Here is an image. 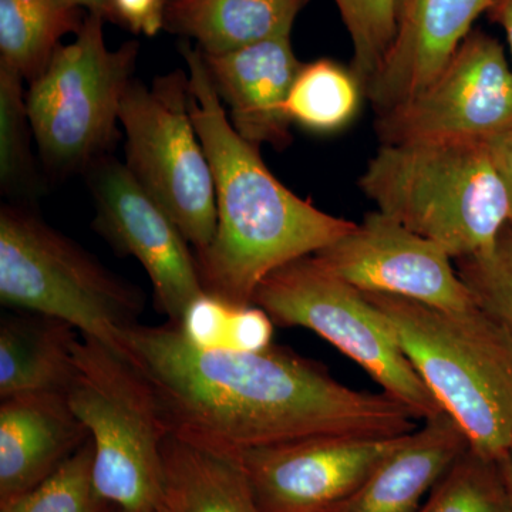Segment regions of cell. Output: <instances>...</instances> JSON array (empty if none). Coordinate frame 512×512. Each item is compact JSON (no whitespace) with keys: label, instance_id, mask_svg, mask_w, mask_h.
<instances>
[{"label":"cell","instance_id":"cell-18","mask_svg":"<svg viewBox=\"0 0 512 512\" xmlns=\"http://www.w3.org/2000/svg\"><path fill=\"white\" fill-rule=\"evenodd\" d=\"M77 330L64 320L20 312L0 320V400L29 393L66 394L76 363Z\"/></svg>","mask_w":512,"mask_h":512},{"label":"cell","instance_id":"cell-23","mask_svg":"<svg viewBox=\"0 0 512 512\" xmlns=\"http://www.w3.org/2000/svg\"><path fill=\"white\" fill-rule=\"evenodd\" d=\"M30 126L23 79L0 66V190L20 204L40 191L39 174L30 150Z\"/></svg>","mask_w":512,"mask_h":512},{"label":"cell","instance_id":"cell-16","mask_svg":"<svg viewBox=\"0 0 512 512\" xmlns=\"http://www.w3.org/2000/svg\"><path fill=\"white\" fill-rule=\"evenodd\" d=\"M0 507L35 490L90 439L66 394L0 400Z\"/></svg>","mask_w":512,"mask_h":512},{"label":"cell","instance_id":"cell-6","mask_svg":"<svg viewBox=\"0 0 512 512\" xmlns=\"http://www.w3.org/2000/svg\"><path fill=\"white\" fill-rule=\"evenodd\" d=\"M74 363L66 397L93 441L97 491L117 510L157 512L171 431L153 386L124 353L89 336Z\"/></svg>","mask_w":512,"mask_h":512},{"label":"cell","instance_id":"cell-13","mask_svg":"<svg viewBox=\"0 0 512 512\" xmlns=\"http://www.w3.org/2000/svg\"><path fill=\"white\" fill-rule=\"evenodd\" d=\"M406 436L308 437L239 458L262 511L323 512L355 493Z\"/></svg>","mask_w":512,"mask_h":512},{"label":"cell","instance_id":"cell-36","mask_svg":"<svg viewBox=\"0 0 512 512\" xmlns=\"http://www.w3.org/2000/svg\"><path fill=\"white\" fill-rule=\"evenodd\" d=\"M511 490H512V485H511Z\"/></svg>","mask_w":512,"mask_h":512},{"label":"cell","instance_id":"cell-9","mask_svg":"<svg viewBox=\"0 0 512 512\" xmlns=\"http://www.w3.org/2000/svg\"><path fill=\"white\" fill-rule=\"evenodd\" d=\"M127 170L164 208L191 248L204 251L217 231L210 160L191 117L190 74L177 69L150 86L133 80L121 101Z\"/></svg>","mask_w":512,"mask_h":512},{"label":"cell","instance_id":"cell-4","mask_svg":"<svg viewBox=\"0 0 512 512\" xmlns=\"http://www.w3.org/2000/svg\"><path fill=\"white\" fill-rule=\"evenodd\" d=\"M359 187L377 211L436 242L454 261L493 247L511 220L487 141L380 146Z\"/></svg>","mask_w":512,"mask_h":512},{"label":"cell","instance_id":"cell-8","mask_svg":"<svg viewBox=\"0 0 512 512\" xmlns=\"http://www.w3.org/2000/svg\"><path fill=\"white\" fill-rule=\"evenodd\" d=\"M252 305L276 326L308 329L325 339L417 420L444 413L369 296L323 268L312 255L266 276Z\"/></svg>","mask_w":512,"mask_h":512},{"label":"cell","instance_id":"cell-33","mask_svg":"<svg viewBox=\"0 0 512 512\" xmlns=\"http://www.w3.org/2000/svg\"><path fill=\"white\" fill-rule=\"evenodd\" d=\"M505 473H507L508 481L512 485V440L510 447H508L507 454H505V458L503 460Z\"/></svg>","mask_w":512,"mask_h":512},{"label":"cell","instance_id":"cell-15","mask_svg":"<svg viewBox=\"0 0 512 512\" xmlns=\"http://www.w3.org/2000/svg\"><path fill=\"white\" fill-rule=\"evenodd\" d=\"M211 82L235 131L261 147L282 150L292 143L286 104L302 64L293 52L291 36L255 43L225 55L201 53Z\"/></svg>","mask_w":512,"mask_h":512},{"label":"cell","instance_id":"cell-28","mask_svg":"<svg viewBox=\"0 0 512 512\" xmlns=\"http://www.w3.org/2000/svg\"><path fill=\"white\" fill-rule=\"evenodd\" d=\"M335 3L352 40L350 69L365 90L392 47L396 35V0H335Z\"/></svg>","mask_w":512,"mask_h":512},{"label":"cell","instance_id":"cell-12","mask_svg":"<svg viewBox=\"0 0 512 512\" xmlns=\"http://www.w3.org/2000/svg\"><path fill=\"white\" fill-rule=\"evenodd\" d=\"M312 256L365 293L399 296L450 311L477 306L454 259L440 245L377 210L367 212L345 237Z\"/></svg>","mask_w":512,"mask_h":512},{"label":"cell","instance_id":"cell-31","mask_svg":"<svg viewBox=\"0 0 512 512\" xmlns=\"http://www.w3.org/2000/svg\"><path fill=\"white\" fill-rule=\"evenodd\" d=\"M487 13L504 29L512 55V0H493Z\"/></svg>","mask_w":512,"mask_h":512},{"label":"cell","instance_id":"cell-2","mask_svg":"<svg viewBox=\"0 0 512 512\" xmlns=\"http://www.w3.org/2000/svg\"><path fill=\"white\" fill-rule=\"evenodd\" d=\"M190 74L191 117L210 160L217 197V231L197 252L207 295L249 308L262 281L289 262L345 237L356 222L319 210L285 187L259 148L229 123L200 50L181 46Z\"/></svg>","mask_w":512,"mask_h":512},{"label":"cell","instance_id":"cell-11","mask_svg":"<svg viewBox=\"0 0 512 512\" xmlns=\"http://www.w3.org/2000/svg\"><path fill=\"white\" fill-rule=\"evenodd\" d=\"M84 175L96 208L94 231L117 255L140 262L158 311L170 322H183L192 303L207 295L190 242L126 164L109 154L94 161Z\"/></svg>","mask_w":512,"mask_h":512},{"label":"cell","instance_id":"cell-5","mask_svg":"<svg viewBox=\"0 0 512 512\" xmlns=\"http://www.w3.org/2000/svg\"><path fill=\"white\" fill-rule=\"evenodd\" d=\"M0 302L70 323L121 352L144 312V293L113 274L26 204L0 210Z\"/></svg>","mask_w":512,"mask_h":512},{"label":"cell","instance_id":"cell-26","mask_svg":"<svg viewBox=\"0 0 512 512\" xmlns=\"http://www.w3.org/2000/svg\"><path fill=\"white\" fill-rule=\"evenodd\" d=\"M94 446L87 440L56 473L35 490L13 501L0 512H116L97 491L93 480Z\"/></svg>","mask_w":512,"mask_h":512},{"label":"cell","instance_id":"cell-27","mask_svg":"<svg viewBox=\"0 0 512 512\" xmlns=\"http://www.w3.org/2000/svg\"><path fill=\"white\" fill-rule=\"evenodd\" d=\"M458 275L478 308L503 329L512 345V227L507 225L493 247L456 259Z\"/></svg>","mask_w":512,"mask_h":512},{"label":"cell","instance_id":"cell-22","mask_svg":"<svg viewBox=\"0 0 512 512\" xmlns=\"http://www.w3.org/2000/svg\"><path fill=\"white\" fill-rule=\"evenodd\" d=\"M365 97L353 70L330 59L303 63L289 93V121L312 133L342 130L355 119Z\"/></svg>","mask_w":512,"mask_h":512},{"label":"cell","instance_id":"cell-3","mask_svg":"<svg viewBox=\"0 0 512 512\" xmlns=\"http://www.w3.org/2000/svg\"><path fill=\"white\" fill-rule=\"evenodd\" d=\"M441 410L470 450L503 461L512 440V345L476 308L450 311L399 296L366 293Z\"/></svg>","mask_w":512,"mask_h":512},{"label":"cell","instance_id":"cell-1","mask_svg":"<svg viewBox=\"0 0 512 512\" xmlns=\"http://www.w3.org/2000/svg\"><path fill=\"white\" fill-rule=\"evenodd\" d=\"M121 353L153 386L171 436L221 454L316 436L392 437L417 419L389 394L340 383L315 360L269 345L204 348L180 323L131 326Z\"/></svg>","mask_w":512,"mask_h":512},{"label":"cell","instance_id":"cell-7","mask_svg":"<svg viewBox=\"0 0 512 512\" xmlns=\"http://www.w3.org/2000/svg\"><path fill=\"white\" fill-rule=\"evenodd\" d=\"M106 19L87 13L73 43L60 46L26 92L30 126L47 173H83L119 140L121 101L136 70L140 43L110 50Z\"/></svg>","mask_w":512,"mask_h":512},{"label":"cell","instance_id":"cell-14","mask_svg":"<svg viewBox=\"0 0 512 512\" xmlns=\"http://www.w3.org/2000/svg\"><path fill=\"white\" fill-rule=\"evenodd\" d=\"M493 0H396V35L365 87L376 116L420 93L444 69Z\"/></svg>","mask_w":512,"mask_h":512},{"label":"cell","instance_id":"cell-20","mask_svg":"<svg viewBox=\"0 0 512 512\" xmlns=\"http://www.w3.org/2000/svg\"><path fill=\"white\" fill-rule=\"evenodd\" d=\"M157 512H264L241 458L168 436Z\"/></svg>","mask_w":512,"mask_h":512},{"label":"cell","instance_id":"cell-10","mask_svg":"<svg viewBox=\"0 0 512 512\" xmlns=\"http://www.w3.org/2000/svg\"><path fill=\"white\" fill-rule=\"evenodd\" d=\"M512 128V69L495 37L471 30L420 93L376 116L382 146L488 141Z\"/></svg>","mask_w":512,"mask_h":512},{"label":"cell","instance_id":"cell-34","mask_svg":"<svg viewBox=\"0 0 512 512\" xmlns=\"http://www.w3.org/2000/svg\"><path fill=\"white\" fill-rule=\"evenodd\" d=\"M170 2H171V0H167V5H168V3H170Z\"/></svg>","mask_w":512,"mask_h":512},{"label":"cell","instance_id":"cell-21","mask_svg":"<svg viewBox=\"0 0 512 512\" xmlns=\"http://www.w3.org/2000/svg\"><path fill=\"white\" fill-rule=\"evenodd\" d=\"M84 18L82 9L66 0H0V66L32 83L52 62L60 40L79 32Z\"/></svg>","mask_w":512,"mask_h":512},{"label":"cell","instance_id":"cell-35","mask_svg":"<svg viewBox=\"0 0 512 512\" xmlns=\"http://www.w3.org/2000/svg\"><path fill=\"white\" fill-rule=\"evenodd\" d=\"M116 512H123V511H120V510H119V511H116Z\"/></svg>","mask_w":512,"mask_h":512},{"label":"cell","instance_id":"cell-32","mask_svg":"<svg viewBox=\"0 0 512 512\" xmlns=\"http://www.w3.org/2000/svg\"><path fill=\"white\" fill-rule=\"evenodd\" d=\"M66 2L76 8L87 9V12L99 15L110 22H116L111 0H66Z\"/></svg>","mask_w":512,"mask_h":512},{"label":"cell","instance_id":"cell-17","mask_svg":"<svg viewBox=\"0 0 512 512\" xmlns=\"http://www.w3.org/2000/svg\"><path fill=\"white\" fill-rule=\"evenodd\" d=\"M468 448L466 434L447 413L424 420L355 493L323 512H417Z\"/></svg>","mask_w":512,"mask_h":512},{"label":"cell","instance_id":"cell-25","mask_svg":"<svg viewBox=\"0 0 512 512\" xmlns=\"http://www.w3.org/2000/svg\"><path fill=\"white\" fill-rule=\"evenodd\" d=\"M180 325L204 348L255 350L271 345L274 323L256 306L235 308L204 295L192 303Z\"/></svg>","mask_w":512,"mask_h":512},{"label":"cell","instance_id":"cell-30","mask_svg":"<svg viewBox=\"0 0 512 512\" xmlns=\"http://www.w3.org/2000/svg\"><path fill=\"white\" fill-rule=\"evenodd\" d=\"M487 143L495 168H497L500 177L503 178L505 190H507L508 198H510L511 220L508 225L512 227V128L503 134L490 138Z\"/></svg>","mask_w":512,"mask_h":512},{"label":"cell","instance_id":"cell-29","mask_svg":"<svg viewBox=\"0 0 512 512\" xmlns=\"http://www.w3.org/2000/svg\"><path fill=\"white\" fill-rule=\"evenodd\" d=\"M116 22L134 33L156 36L164 29L167 0H111Z\"/></svg>","mask_w":512,"mask_h":512},{"label":"cell","instance_id":"cell-24","mask_svg":"<svg viewBox=\"0 0 512 512\" xmlns=\"http://www.w3.org/2000/svg\"><path fill=\"white\" fill-rule=\"evenodd\" d=\"M417 512H512L503 461L485 460L468 448Z\"/></svg>","mask_w":512,"mask_h":512},{"label":"cell","instance_id":"cell-19","mask_svg":"<svg viewBox=\"0 0 512 512\" xmlns=\"http://www.w3.org/2000/svg\"><path fill=\"white\" fill-rule=\"evenodd\" d=\"M309 0H171L164 29L197 40L201 53L225 55L264 40L291 36Z\"/></svg>","mask_w":512,"mask_h":512}]
</instances>
